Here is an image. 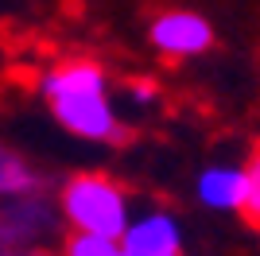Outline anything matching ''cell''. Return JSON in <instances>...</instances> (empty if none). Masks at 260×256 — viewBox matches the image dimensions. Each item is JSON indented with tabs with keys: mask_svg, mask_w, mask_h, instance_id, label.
Returning a JSON list of instances; mask_svg holds the SVG:
<instances>
[{
	"mask_svg": "<svg viewBox=\"0 0 260 256\" xmlns=\"http://www.w3.org/2000/svg\"><path fill=\"white\" fill-rule=\"evenodd\" d=\"M54 113V120L74 132L82 140H98V144H113V140H124L120 132V120L113 113V105L105 101V93H78V97H54L47 101Z\"/></svg>",
	"mask_w": 260,
	"mask_h": 256,
	"instance_id": "2",
	"label": "cell"
},
{
	"mask_svg": "<svg viewBox=\"0 0 260 256\" xmlns=\"http://www.w3.org/2000/svg\"><path fill=\"white\" fill-rule=\"evenodd\" d=\"M241 213L260 233V144L252 148L249 163H245V206H241Z\"/></svg>",
	"mask_w": 260,
	"mask_h": 256,
	"instance_id": "9",
	"label": "cell"
},
{
	"mask_svg": "<svg viewBox=\"0 0 260 256\" xmlns=\"http://www.w3.org/2000/svg\"><path fill=\"white\" fill-rule=\"evenodd\" d=\"M39 182L43 179L27 167L23 155H16L0 144V198H31L39 190Z\"/></svg>",
	"mask_w": 260,
	"mask_h": 256,
	"instance_id": "7",
	"label": "cell"
},
{
	"mask_svg": "<svg viewBox=\"0 0 260 256\" xmlns=\"http://www.w3.org/2000/svg\"><path fill=\"white\" fill-rule=\"evenodd\" d=\"M152 47L163 58H194V54L210 51L214 43V27H210L202 16L194 12H163L152 20V31H148Z\"/></svg>",
	"mask_w": 260,
	"mask_h": 256,
	"instance_id": "3",
	"label": "cell"
},
{
	"mask_svg": "<svg viewBox=\"0 0 260 256\" xmlns=\"http://www.w3.org/2000/svg\"><path fill=\"white\" fill-rule=\"evenodd\" d=\"M120 248L128 256H179L183 248V229L171 213H144L136 221H128L124 237H120Z\"/></svg>",
	"mask_w": 260,
	"mask_h": 256,
	"instance_id": "4",
	"label": "cell"
},
{
	"mask_svg": "<svg viewBox=\"0 0 260 256\" xmlns=\"http://www.w3.org/2000/svg\"><path fill=\"white\" fill-rule=\"evenodd\" d=\"M58 206H62V217L70 221V229H82V233H101V237H124L132 213H128V194L117 179H109L101 171H82V175H70L62 182V194H58Z\"/></svg>",
	"mask_w": 260,
	"mask_h": 256,
	"instance_id": "1",
	"label": "cell"
},
{
	"mask_svg": "<svg viewBox=\"0 0 260 256\" xmlns=\"http://www.w3.org/2000/svg\"><path fill=\"white\" fill-rule=\"evenodd\" d=\"M124 256H128V252H124Z\"/></svg>",
	"mask_w": 260,
	"mask_h": 256,
	"instance_id": "10",
	"label": "cell"
},
{
	"mask_svg": "<svg viewBox=\"0 0 260 256\" xmlns=\"http://www.w3.org/2000/svg\"><path fill=\"white\" fill-rule=\"evenodd\" d=\"M47 101L54 97H78V93H105L109 89V78L98 62H89V58H70V62L54 66L47 70L43 82H39Z\"/></svg>",
	"mask_w": 260,
	"mask_h": 256,
	"instance_id": "5",
	"label": "cell"
},
{
	"mask_svg": "<svg viewBox=\"0 0 260 256\" xmlns=\"http://www.w3.org/2000/svg\"><path fill=\"white\" fill-rule=\"evenodd\" d=\"M198 198L210 210H241L245 206V167H210L198 175Z\"/></svg>",
	"mask_w": 260,
	"mask_h": 256,
	"instance_id": "6",
	"label": "cell"
},
{
	"mask_svg": "<svg viewBox=\"0 0 260 256\" xmlns=\"http://www.w3.org/2000/svg\"><path fill=\"white\" fill-rule=\"evenodd\" d=\"M62 256H124L117 237H101V233H82L70 229V237L62 241Z\"/></svg>",
	"mask_w": 260,
	"mask_h": 256,
	"instance_id": "8",
	"label": "cell"
}]
</instances>
